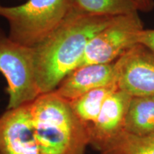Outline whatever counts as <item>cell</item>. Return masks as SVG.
I'll return each instance as SVG.
<instances>
[{
	"label": "cell",
	"instance_id": "cell-14",
	"mask_svg": "<svg viewBox=\"0 0 154 154\" xmlns=\"http://www.w3.org/2000/svg\"><path fill=\"white\" fill-rule=\"evenodd\" d=\"M139 44L148 48L154 54V29H144L140 34Z\"/></svg>",
	"mask_w": 154,
	"mask_h": 154
},
{
	"label": "cell",
	"instance_id": "cell-4",
	"mask_svg": "<svg viewBox=\"0 0 154 154\" xmlns=\"http://www.w3.org/2000/svg\"><path fill=\"white\" fill-rule=\"evenodd\" d=\"M34 61V48L14 42L0 28V73L7 83V109L30 104L41 95Z\"/></svg>",
	"mask_w": 154,
	"mask_h": 154
},
{
	"label": "cell",
	"instance_id": "cell-15",
	"mask_svg": "<svg viewBox=\"0 0 154 154\" xmlns=\"http://www.w3.org/2000/svg\"><path fill=\"white\" fill-rule=\"evenodd\" d=\"M138 11L149 12L154 9V0H135Z\"/></svg>",
	"mask_w": 154,
	"mask_h": 154
},
{
	"label": "cell",
	"instance_id": "cell-1",
	"mask_svg": "<svg viewBox=\"0 0 154 154\" xmlns=\"http://www.w3.org/2000/svg\"><path fill=\"white\" fill-rule=\"evenodd\" d=\"M114 17L85 14L75 7L59 27L34 48L41 95L54 91L80 66L88 43Z\"/></svg>",
	"mask_w": 154,
	"mask_h": 154
},
{
	"label": "cell",
	"instance_id": "cell-11",
	"mask_svg": "<svg viewBox=\"0 0 154 154\" xmlns=\"http://www.w3.org/2000/svg\"><path fill=\"white\" fill-rule=\"evenodd\" d=\"M124 131L136 136L154 133V98L132 97L127 111Z\"/></svg>",
	"mask_w": 154,
	"mask_h": 154
},
{
	"label": "cell",
	"instance_id": "cell-13",
	"mask_svg": "<svg viewBox=\"0 0 154 154\" xmlns=\"http://www.w3.org/2000/svg\"><path fill=\"white\" fill-rule=\"evenodd\" d=\"M76 8L92 15L118 16L138 11L135 0H76Z\"/></svg>",
	"mask_w": 154,
	"mask_h": 154
},
{
	"label": "cell",
	"instance_id": "cell-5",
	"mask_svg": "<svg viewBox=\"0 0 154 154\" xmlns=\"http://www.w3.org/2000/svg\"><path fill=\"white\" fill-rule=\"evenodd\" d=\"M143 29L138 11L115 16L88 43L79 66L114 63L139 44L140 34Z\"/></svg>",
	"mask_w": 154,
	"mask_h": 154
},
{
	"label": "cell",
	"instance_id": "cell-12",
	"mask_svg": "<svg viewBox=\"0 0 154 154\" xmlns=\"http://www.w3.org/2000/svg\"><path fill=\"white\" fill-rule=\"evenodd\" d=\"M96 150L100 154H154V133L136 136L124 130Z\"/></svg>",
	"mask_w": 154,
	"mask_h": 154
},
{
	"label": "cell",
	"instance_id": "cell-9",
	"mask_svg": "<svg viewBox=\"0 0 154 154\" xmlns=\"http://www.w3.org/2000/svg\"><path fill=\"white\" fill-rule=\"evenodd\" d=\"M131 99V96L120 89L107 98L96 122L88 128L89 146L96 150L124 130L125 119Z\"/></svg>",
	"mask_w": 154,
	"mask_h": 154
},
{
	"label": "cell",
	"instance_id": "cell-8",
	"mask_svg": "<svg viewBox=\"0 0 154 154\" xmlns=\"http://www.w3.org/2000/svg\"><path fill=\"white\" fill-rule=\"evenodd\" d=\"M117 84L115 63L79 66L63 79L54 93L71 101L95 88Z\"/></svg>",
	"mask_w": 154,
	"mask_h": 154
},
{
	"label": "cell",
	"instance_id": "cell-6",
	"mask_svg": "<svg viewBox=\"0 0 154 154\" xmlns=\"http://www.w3.org/2000/svg\"><path fill=\"white\" fill-rule=\"evenodd\" d=\"M119 89L132 97L154 98V54L138 44L114 62Z\"/></svg>",
	"mask_w": 154,
	"mask_h": 154
},
{
	"label": "cell",
	"instance_id": "cell-2",
	"mask_svg": "<svg viewBox=\"0 0 154 154\" xmlns=\"http://www.w3.org/2000/svg\"><path fill=\"white\" fill-rule=\"evenodd\" d=\"M34 135L42 154H86L88 129L69 101L51 92L31 103Z\"/></svg>",
	"mask_w": 154,
	"mask_h": 154
},
{
	"label": "cell",
	"instance_id": "cell-3",
	"mask_svg": "<svg viewBox=\"0 0 154 154\" xmlns=\"http://www.w3.org/2000/svg\"><path fill=\"white\" fill-rule=\"evenodd\" d=\"M76 0H27L7 7L0 4V17L9 25V37L21 45L35 48L64 22Z\"/></svg>",
	"mask_w": 154,
	"mask_h": 154
},
{
	"label": "cell",
	"instance_id": "cell-10",
	"mask_svg": "<svg viewBox=\"0 0 154 154\" xmlns=\"http://www.w3.org/2000/svg\"><path fill=\"white\" fill-rule=\"evenodd\" d=\"M118 89L117 84L97 88L69 103L76 116L88 129L96 122L107 98Z\"/></svg>",
	"mask_w": 154,
	"mask_h": 154
},
{
	"label": "cell",
	"instance_id": "cell-7",
	"mask_svg": "<svg viewBox=\"0 0 154 154\" xmlns=\"http://www.w3.org/2000/svg\"><path fill=\"white\" fill-rule=\"evenodd\" d=\"M0 154H42L34 135L30 104L0 116Z\"/></svg>",
	"mask_w": 154,
	"mask_h": 154
}]
</instances>
